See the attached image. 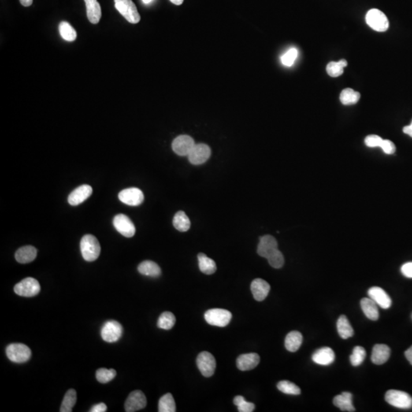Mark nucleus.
<instances>
[{"mask_svg":"<svg viewBox=\"0 0 412 412\" xmlns=\"http://www.w3.org/2000/svg\"><path fill=\"white\" fill-rule=\"evenodd\" d=\"M80 250L85 261L93 262L100 255V244L95 236L86 235L82 238L80 242Z\"/></svg>","mask_w":412,"mask_h":412,"instance_id":"f257e3e1","label":"nucleus"},{"mask_svg":"<svg viewBox=\"0 0 412 412\" xmlns=\"http://www.w3.org/2000/svg\"><path fill=\"white\" fill-rule=\"evenodd\" d=\"M115 6L124 19L131 23L137 24L141 20V16L132 0H114Z\"/></svg>","mask_w":412,"mask_h":412,"instance_id":"f03ea898","label":"nucleus"},{"mask_svg":"<svg viewBox=\"0 0 412 412\" xmlns=\"http://www.w3.org/2000/svg\"><path fill=\"white\" fill-rule=\"evenodd\" d=\"M385 399L389 405L401 409L412 408V397L405 391L399 390H388L386 393Z\"/></svg>","mask_w":412,"mask_h":412,"instance_id":"7ed1b4c3","label":"nucleus"},{"mask_svg":"<svg viewBox=\"0 0 412 412\" xmlns=\"http://www.w3.org/2000/svg\"><path fill=\"white\" fill-rule=\"evenodd\" d=\"M6 355L12 362L23 364L29 360L31 351L23 343H11L6 348Z\"/></svg>","mask_w":412,"mask_h":412,"instance_id":"20e7f679","label":"nucleus"},{"mask_svg":"<svg viewBox=\"0 0 412 412\" xmlns=\"http://www.w3.org/2000/svg\"><path fill=\"white\" fill-rule=\"evenodd\" d=\"M365 22L371 28L379 32H384L388 28L387 16L379 9H370L365 16Z\"/></svg>","mask_w":412,"mask_h":412,"instance_id":"39448f33","label":"nucleus"},{"mask_svg":"<svg viewBox=\"0 0 412 412\" xmlns=\"http://www.w3.org/2000/svg\"><path fill=\"white\" fill-rule=\"evenodd\" d=\"M232 315L229 311L221 309H213L208 310L205 313V321L211 325L218 327H225L231 321Z\"/></svg>","mask_w":412,"mask_h":412,"instance_id":"423d86ee","label":"nucleus"},{"mask_svg":"<svg viewBox=\"0 0 412 412\" xmlns=\"http://www.w3.org/2000/svg\"><path fill=\"white\" fill-rule=\"evenodd\" d=\"M14 291L17 295L23 297H33L38 295L41 287L38 280L28 277L19 282L15 286Z\"/></svg>","mask_w":412,"mask_h":412,"instance_id":"0eeeda50","label":"nucleus"},{"mask_svg":"<svg viewBox=\"0 0 412 412\" xmlns=\"http://www.w3.org/2000/svg\"><path fill=\"white\" fill-rule=\"evenodd\" d=\"M196 364L198 369L205 377L213 376L216 370V361L212 354L209 352H202L197 357Z\"/></svg>","mask_w":412,"mask_h":412,"instance_id":"6e6552de","label":"nucleus"},{"mask_svg":"<svg viewBox=\"0 0 412 412\" xmlns=\"http://www.w3.org/2000/svg\"><path fill=\"white\" fill-rule=\"evenodd\" d=\"M123 328L120 323L116 321L105 322L101 330V336L108 343H115L121 338Z\"/></svg>","mask_w":412,"mask_h":412,"instance_id":"1a4fd4ad","label":"nucleus"},{"mask_svg":"<svg viewBox=\"0 0 412 412\" xmlns=\"http://www.w3.org/2000/svg\"><path fill=\"white\" fill-rule=\"evenodd\" d=\"M147 405V398L140 390H135L129 394L124 403V409L127 412H135L145 409Z\"/></svg>","mask_w":412,"mask_h":412,"instance_id":"9d476101","label":"nucleus"},{"mask_svg":"<svg viewBox=\"0 0 412 412\" xmlns=\"http://www.w3.org/2000/svg\"><path fill=\"white\" fill-rule=\"evenodd\" d=\"M113 224L119 233L126 238H131L135 234V225L131 219L124 214H119L115 216Z\"/></svg>","mask_w":412,"mask_h":412,"instance_id":"9b49d317","label":"nucleus"},{"mask_svg":"<svg viewBox=\"0 0 412 412\" xmlns=\"http://www.w3.org/2000/svg\"><path fill=\"white\" fill-rule=\"evenodd\" d=\"M119 200L126 205L138 206L144 202L145 195L143 192L138 188H128L120 192Z\"/></svg>","mask_w":412,"mask_h":412,"instance_id":"f8f14e48","label":"nucleus"},{"mask_svg":"<svg viewBox=\"0 0 412 412\" xmlns=\"http://www.w3.org/2000/svg\"><path fill=\"white\" fill-rule=\"evenodd\" d=\"M195 145L194 138L189 135H180L172 142V148L178 155L188 156Z\"/></svg>","mask_w":412,"mask_h":412,"instance_id":"ddd939ff","label":"nucleus"},{"mask_svg":"<svg viewBox=\"0 0 412 412\" xmlns=\"http://www.w3.org/2000/svg\"><path fill=\"white\" fill-rule=\"evenodd\" d=\"M212 151L210 147L205 144H198L189 154V161L194 165H200L209 160Z\"/></svg>","mask_w":412,"mask_h":412,"instance_id":"4468645a","label":"nucleus"},{"mask_svg":"<svg viewBox=\"0 0 412 412\" xmlns=\"http://www.w3.org/2000/svg\"><path fill=\"white\" fill-rule=\"evenodd\" d=\"M278 250L277 241L271 235H264L260 238L257 247V254L261 257L267 259L271 254Z\"/></svg>","mask_w":412,"mask_h":412,"instance_id":"2eb2a0df","label":"nucleus"},{"mask_svg":"<svg viewBox=\"0 0 412 412\" xmlns=\"http://www.w3.org/2000/svg\"><path fill=\"white\" fill-rule=\"evenodd\" d=\"M368 295L382 309H388L391 307V298L387 293V291L380 287H371L368 290Z\"/></svg>","mask_w":412,"mask_h":412,"instance_id":"dca6fc26","label":"nucleus"},{"mask_svg":"<svg viewBox=\"0 0 412 412\" xmlns=\"http://www.w3.org/2000/svg\"><path fill=\"white\" fill-rule=\"evenodd\" d=\"M93 189L89 185H82L75 189L68 196L70 205H78L86 200L91 195Z\"/></svg>","mask_w":412,"mask_h":412,"instance_id":"f3484780","label":"nucleus"},{"mask_svg":"<svg viewBox=\"0 0 412 412\" xmlns=\"http://www.w3.org/2000/svg\"><path fill=\"white\" fill-rule=\"evenodd\" d=\"M250 290H251L254 299L258 302H261L267 297L270 290V286L267 282L262 279H256L252 282Z\"/></svg>","mask_w":412,"mask_h":412,"instance_id":"a211bd4d","label":"nucleus"},{"mask_svg":"<svg viewBox=\"0 0 412 412\" xmlns=\"http://www.w3.org/2000/svg\"><path fill=\"white\" fill-rule=\"evenodd\" d=\"M261 358L255 353L242 354L237 359V366L242 371L251 370L257 367Z\"/></svg>","mask_w":412,"mask_h":412,"instance_id":"6ab92c4d","label":"nucleus"},{"mask_svg":"<svg viewBox=\"0 0 412 412\" xmlns=\"http://www.w3.org/2000/svg\"><path fill=\"white\" fill-rule=\"evenodd\" d=\"M335 360V352L328 347L318 349L312 355V361L318 365H328L332 364Z\"/></svg>","mask_w":412,"mask_h":412,"instance_id":"aec40b11","label":"nucleus"},{"mask_svg":"<svg viewBox=\"0 0 412 412\" xmlns=\"http://www.w3.org/2000/svg\"><path fill=\"white\" fill-rule=\"evenodd\" d=\"M391 350L386 344H376L373 347L371 360L376 365H382L387 363L390 357Z\"/></svg>","mask_w":412,"mask_h":412,"instance_id":"412c9836","label":"nucleus"},{"mask_svg":"<svg viewBox=\"0 0 412 412\" xmlns=\"http://www.w3.org/2000/svg\"><path fill=\"white\" fill-rule=\"evenodd\" d=\"M86 6V14L92 24H98L102 17L101 6L97 0H84Z\"/></svg>","mask_w":412,"mask_h":412,"instance_id":"4be33fe9","label":"nucleus"},{"mask_svg":"<svg viewBox=\"0 0 412 412\" xmlns=\"http://www.w3.org/2000/svg\"><path fill=\"white\" fill-rule=\"evenodd\" d=\"M334 405L344 412H355L353 405V395L348 391H343L340 395H337L333 400Z\"/></svg>","mask_w":412,"mask_h":412,"instance_id":"5701e85b","label":"nucleus"},{"mask_svg":"<svg viewBox=\"0 0 412 412\" xmlns=\"http://www.w3.org/2000/svg\"><path fill=\"white\" fill-rule=\"evenodd\" d=\"M361 309L368 318L376 321L380 317L378 305L370 298H364L361 299Z\"/></svg>","mask_w":412,"mask_h":412,"instance_id":"b1692460","label":"nucleus"},{"mask_svg":"<svg viewBox=\"0 0 412 412\" xmlns=\"http://www.w3.org/2000/svg\"><path fill=\"white\" fill-rule=\"evenodd\" d=\"M16 261L20 264H28L32 262L37 257V250L32 246H24L16 251Z\"/></svg>","mask_w":412,"mask_h":412,"instance_id":"393cba45","label":"nucleus"},{"mask_svg":"<svg viewBox=\"0 0 412 412\" xmlns=\"http://www.w3.org/2000/svg\"><path fill=\"white\" fill-rule=\"evenodd\" d=\"M138 272L141 274L150 277H158L161 276V267L156 263L150 261H145L138 266Z\"/></svg>","mask_w":412,"mask_h":412,"instance_id":"a878e982","label":"nucleus"},{"mask_svg":"<svg viewBox=\"0 0 412 412\" xmlns=\"http://www.w3.org/2000/svg\"><path fill=\"white\" fill-rule=\"evenodd\" d=\"M302 335L298 331H291L285 339V347L290 352H295L300 348L302 343Z\"/></svg>","mask_w":412,"mask_h":412,"instance_id":"bb28decb","label":"nucleus"},{"mask_svg":"<svg viewBox=\"0 0 412 412\" xmlns=\"http://www.w3.org/2000/svg\"><path fill=\"white\" fill-rule=\"evenodd\" d=\"M198 267L201 272L205 274L212 275L216 272L217 266L212 259L209 258L205 254H198Z\"/></svg>","mask_w":412,"mask_h":412,"instance_id":"cd10ccee","label":"nucleus"},{"mask_svg":"<svg viewBox=\"0 0 412 412\" xmlns=\"http://www.w3.org/2000/svg\"><path fill=\"white\" fill-rule=\"evenodd\" d=\"M337 328H338V334L343 339H347L354 335V329L350 325L348 319L345 315L340 316V317L338 318Z\"/></svg>","mask_w":412,"mask_h":412,"instance_id":"c85d7f7f","label":"nucleus"},{"mask_svg":"<svg viewBox=\"0 0 412 412\" xmlns=\"http://www.w3.org/2000/svg\"><path fill=\"white\" fill-rule=\"evenodd\" d=\"M172 224L176 229L182 232L188 231L191 225L190 218L183 211H179L175 215Z\"/></svg>","mask_w":412,"mask_h":412,"instance_id":"c756f323","label":"nucleus"},{"mask_svg":"<svg viewBox=\"0 0 412 412\" xmlns=\"http://www.w3.org/2000/svg\"><path fill=\"white\" fill-rule=\"evenodd\" d=\"M361 98V94L353 89L346 88L341 92L340 100L344 105H351L357 103Z\"/></svg>","mask_w":412,"mask_h":412,"instance_id":"7c9ffc66","label":"nucleus"},{"mask_svg":"<svg viewBox=\"0 0 412 412\" xmlns=\"http://www.w3.org/2000/svg\"><path fill=\"white\" fill-rule=\"evenodd\" d=\"M76 391L74 389L68 390L67 393L64 395V399H63L62 404H61V412H72L73 408L74 407L75 404L76 403Z\"/></svg>","mask_w":412,"mask_h":412,"instance_id":"2f4dec72","label":"nucleus"},{"mask_svg":"<svg viewBox=\"0 0 412 412\" xmlns=\"http://www.w3.org/2000/svg\"><path fill=\"white\" fill-rule=\"evenodd\" d=\"M176 411L174 398L170 393L166 394L161 397L158 404L159 412H175Z\"/></svg>","mask_w":412,"mask_h":412,"instance_id":"473e14b6","label":"nucleus"},{"mask_svg":"<svg viewBox=\"0 0 412 412\" xmlns=\"http://www.w3.org/2000/svg\"><path fill=\"white\" fill-rule=\"evenodd\" d=\"M176 317L170 312H165L161 315L157 321V327L161 329L170 330L174 326Z\"/></svg>","mask_w":412,"mask_h":412,"instance_id":"72a5a7b5","label":"nucleus"},{"mask_svg":"<svg viewBox=\"0 0 412 412\" xmlns=\"http://www.w3.org/2000/svg\"><path fill=\"white\" fill-rule=\"evenodd\" d=\"M59 31L61 37L68 42H73L77 37L76 31L72 25L67 22H61L59 24Z\"/></svg>","mask_w":412,"mask_h":412,"instance_id":"f704fd0d","label":"nucleus"},{"mask_svg":"<svg viewBox=\"0 0 412 412\" xmlns=\"http://www.w3.org/2000/svg\"><path fill=\"white\" fill-rule=\"evenodd\" d=\"M347 66V61L342 59L338 62H330L327 65V73L331 77H338L343 74V68Z\"/></svg>","mask_w":412,"mask_h":412,"instance_id":"c9c22d12","label":"nucleus"},{"mask_svg":"<svg viewBox=\"0 0 412 412\" xmlns=\"http://www.w3.org/2000/svg\"><path fill=\"white\" fill-rule=\"evenodd\" d=\"M277 388L280 391L287 395H300L301 393L299 387H297L295 383L287 381V380H283L278 383Z\"/></svg>","mask_w":412,"mask_h":412,"instance_id":"e433bc0d","label":"nucleus"},{"mask_svg":"<svg viewBox=\"0 0 412 412\" xmlns=\"http://www.w3.org/2000/svg\"><path fill=\"white\" fill-rule=\"evenodd\" d=\"M365 356H366V352L365 349L361 346H357L354 347L353 353L350 355V363L354 366H358L364 362Z\"/></svg>","mask_w":412,"mask_h":412,"instance_id":"4c0bfd02","label":"nucleus"},{"mask_svg":"<svg viewBox=\"0 0 412 412\" xmlns=\"http://www.w3.org/2000/svg\"><path fill=\"white\" fill-rule=\"evenodd\" d=\"M116 371L115 369H105V368H101V369H98L97 371V374H96L97 380L102 384H105V383L112 381L116 377Z\"/></svg>","mask_w":412,"mask_h":412,"instance_id":"58836bf2","label":"nucleus"},{"mask_svg":"<svg viewBox=\"0 0 412 412\" xmlns=\"http://www.w3.org/2000/svg\"><path fill=\"white\" fill-rule=\"evenodd\" d=\"M234 404L238 407V412H252L255 409L254 403L247 402L242 395H238L234 398Z\"/></svg>","mask_w":412,"mask_h":412,"instance_id":"ea45409f","label":"nucleus"},{"mask_svg":"<svg viewBox=\"0 0 412 412\" xmlns=\"http://www.w3.org/2000/svg\"><path fill=\"white\" fill-rule=\"evenodd\" d=\"M267 261L269 265L272 267L276 268V269H280V268L283 267V266L284 265V257H283L282 252L279 250V249L268 257Z\"/></svg>","mask_w":412,"mask_h":412,"instance_id":"a19ab883","label":"nucleus"},{"mask_svg":"<svg viewBox=\"0 0 412 412\" xmlns=\"http://www.w3.org/2000/svg\"><path fill=\"white\" fill-rule=\"evenodd\" d=\"M297 56H298V50L295 48L290 49L284 55L282 56V63L285 66L291 67L294 64V62H295Z\"/></svg>","mask_w":412,"mask_h":412,"instance_id":"79ce46f5","label":"nucleus"},{"mask_svg":"<svg viewBox=\"0 0 412 412\" xmlns=\"http://www.w3.org/2000/svg\"><path fill=\"white\" fill-rule=\"evenodd\" d=\"M383 142V138L381 137L378 136V135H369L365 138V145L369 147H380Z\"/></svg>","mask_w":412,"mask_h":412,"instance_id":"37998d69","label":"nucleus"},{"mask_svg":"<svg viewBox=\"0 0 412 412\" xmlns=\"http://www.w3.org/2000/svg\"><path fill=\"white\" fill-rule=\"evenodd\" d=\"M382 149L385 154H394L396 150L395 145L393 142L389 140H383V143L381 145Z\"/></svg>","mask_w":412,"mask_h":412,"instance_id":"c03bdc74","label":"nucleus"},{"mask_svg":"<svg viewBox=\"0 0 412 412\" xmlns=\"http://www.w3.org/2000/svg\"><path fill=\"white\" fill-rule=\"evenodd\" d=\"M402 274L407 278H412V262L406 263L401 268Z\"/></svg>","mask_w":412,"mask_h":412,"instance_id":"a18cd8bd","label":"nucleus"},{"mask_svg":"<svg viewBox=\"0 0 412 412\" xmlns=\"http://www.w3.org/2000/svg\"><path fill=\"white\" fill-rule=\"evenodd\" d=\"M107 411V406L104 403H98L94 405V407L90 409V412H105Z\"/></svg>","mask_w":412,"mask_h":412,"instance_id":"49530a36","label":"nucleus"},{"mask_svg":"<svg viewBox=\"0 0 412 412\" xmlns=\"http://www.w3.org/2000/svg\"><path fill=\"white\" fill-rule=\"evenodd\" d=\"M405 357L407 358L408 361L412 365V346L405 352Z\"/></svg>","mask_w":412,"mask_h":412,"instance_id":"de8ad7c7","label":"nucleus"},{"mask_svg":"<svg viewBox=\"0 0 412 412\" xmlns=\"http://www.w3.org/2000/svg\"><path fill=\"white\" fill-rule=\"evenodd\" d=\"M403 131L405 134L412 138V121L409 125L405 126V128H403Z\"/></svg>","mask_w":412,"mask_h":412,"instance_id":"09e8293b","label":"nucleus"},{"mask_svg":"<svg viewBox=\"0 0 412 412\" xmlns=\"http://www.w3.org/2000/svg\"><path fill=\"white\" fill-rule=\"evenodd\" d=\"M19 1H20V3L25 7H28L33 2V0H19Z\"/></svg>","mask_w":412,"mask_h":412,"instance_id":"8fccbe9b","label":"nucleus"},{"mask_svg":"<svg viewBox=\"0 0 412 412\" xmlns=\"http://www.w3.org/2000/svg\"><path fill=\"white\" fill-rule=\"evenodd\" d=\"M183 1H184V0H170V2H172V3L175 4V5H182Z\"/></svg>","mask_w":412,"mask_h":412,"instance_id":"3c124183","label":"nucleus"},{"mask_svg":"<svg viewBox=\"0 0 412 412\" xmlns=\"http://www.w3.org/2000/svg\"><path fill=\"white\" fill-rule=\"evenodd\" d=\"M142 1H143L144 3L148 4L150 3V2H151L152 0H142Z\"/></svg>","mask_w":412,"mask_h":412,"instance_id":"603ef678","label":"nucleus"}]
</instances>
